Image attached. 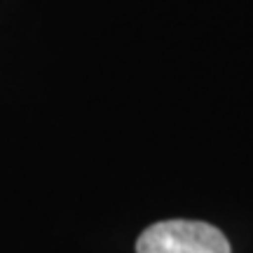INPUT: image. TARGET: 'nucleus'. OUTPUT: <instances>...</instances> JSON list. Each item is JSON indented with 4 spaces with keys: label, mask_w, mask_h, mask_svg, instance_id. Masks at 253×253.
<instances>
[{
    "label": "nucleus",
    "mask_w": 253,
    "mask_h": 253,
    "mask_svg": "<svg viewBox=\"0 0 253 253\" xmlns=\"http://www.w3.org/2000/svg\"><path fill=\"white\" fill-rule=\"evenodd\" d=\"M136 253H232L218 227L202 220H162L145 230Z\"/></svg>",
    "instance_id": "1"
}]
</instances>
